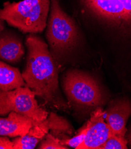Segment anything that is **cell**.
<instances>
[{
	"label": "cell",
	"instance_id": "7",
	"mask_svg": "<svg viewBox=\"0 0 131 149\" xmlns=\"http://www.w3.org/2000/svg\"><path fill=\"white\" fill-rule=\"evenodd\" d=\"M105 113V121L113 134L125 137L126 132V124L131 115V103L127 99L113 102Z\"/></svg>",
	"mask_w": 131,
	"mask_h": 149
},
{
	"label": "cell",
	"instance_id": "11",
	"mask_svg": "<svg viewBox=\"0 0 131 149\" xmlns=\"http://www.w3.org/2000/svg\"><path fill=\"white\" fill-rule=\"evenodd\" d=\"M87 5L102 17L112 20L126 21L120 0H86Z\"/></svg>",
	"mask_w": 131,
	"mask_h": 149
},
{
	"label": "cell",
	"instance_id": "9",
	"mask_svg": "<svg viewBox=\"0 0 131 149\" xmlns=\"http://www.w3.org/2000/svg\"><path fill=\"white\" fill-rule=\"evenodd\" d=\"M34 124L28 118L11 111L7 117H0V136L14 138L24 136Z\"/></svg>",
	"mask_w": 131,
	"mask_h": 149
},
{
	"label": "cell",
	"instance_id": "2",
	"mask_svg": "<svg viewBox=\"0 0 131 149\" xmlns=\"http://www.w3.org/2000/svg\"><path fill=\"white\" fill-rule=\"evenodd\" d=\"M50 3V0L6 2L0 9V18L24 33H40L47 26Z\"/></svg>",
	"mask_w": 131,
	"mask_h": 149
},
{
	"label": "cell",
	"instance_id": "19",
	"mask_svg": "<svg viewBox=\"0 0 131 149\" xmlns=\"http://www.w3.org/2000/svg\"><path fill=\"white\" fill-rule=\"evenodd\" d=\"M120 1L125 10L126 21L131 20V0H120Z\"/></svg>",
	"mask_w": 131,
	"mask_h": 149
},
{
	"label": "cell",
	"instance_id": "16",
	"mask_svg": "<svg viewBox=\"0 0 131 149\" xmlns=\"http://www.w3.org/2000/svg\"><path fill=\"white\" fill-rule=\"evenodd\" d=\"M87 130V127L86 124V125L76 136L69 139H62L61 140V143L63 145H65L69 147L78 149V147L83 142L85 139Z\"/></svg>",
	"mask_w": 131,
	"mask_h": 149
},
{
	"label": "cell",
	"instance_id": "8",
	"mask_svg": "<svg viewBox=\"0 0 131 149\" xmlns=\"http://www.w3.org/2000/svg\"><path fill=\"white\" fill-rule=\"evenodd\" d=\"M24 48L19 38L9 32L0 33V60L11 64L19 63L24 55Z\"/></svg>",
	"mask_w": 131,
	"mask_h": 149
},
{
	"label": "cell",
	"instance_id": "3",
	"mask_svg": "<svg viewBox=\"0 0 131 149\" xmlns=\"http://www.w3.org/2000/svg\"><path fill=\"white\" fill-rule=\"evenodd\" d=\"M63 87L71 105L83 109L97 108L104 99L96 81L88 74L73 70L67 71L63 79Z\"/></svg>",
	"mask_w": 131,
	"mask_h": 149
},
{
	"label": "cell",
	"instance_id": "15",
	"mask_svg": "<svg viewBox=\"0 0 131 149\" xmlns=\"http://www.w3.org/2000/svg\"><path fill=\"white\" fill-rule=\"evenodd\" d=\"M127 143L125 137L112 134L99 149H126Z\"/></svg>",
	"mask_w": 131,
	"mask_h": 149
},
{
	"label": "cell",
	"instance_id": "14",
	"mask_svg": "<svg viewBox=\"0 0 131 149\" xmlns=\"http://www.w3.org/2000/svg\"><path fill=\"white\" fill-rule=\"evenodd\" d=\"M39 149H68L69 147L63 145L61 140L54 136L51 133H48L38 146Z\"/></svg>",
	"mask_w": 131,
	"mask_h": 149
},
{
	"label": "cell",
	"instance_id": "21",
	"mask_svg": "<svg viewBox=\"0 0 131 149\" xmlns=\"http://www.w3.org/2000/svg\"><path fill=\"white\" fill-rule=\"evenodd\" d=\"M128 139H129V143L130 147H131V132L129 134V137H128Z\"/></svg>",
	"mask_w": 131,
	"mask_h": 149
},
{
	"label": "cell",
	"instance_id": "20",
	"mask_svg": "<svg viewBox=\"0 0 131 149\" xmlns=\"http://www.w3.org/2000/svg\"><path fill=\"white\" fill-rule=\"evenodd\" d=\"M4 29V21L0 18V33L3 32Z\"/></svg>",
	"mask_w": 131,
	"mask_h": 149
},
{
	"label": "cell",
	"instance_id": "12",
	"mask_svg": "<svg viewBox=\"0 0 131 149\" xmlns=\"http://www.w3.org/2000/svg\"><path fill=\"white\" fill-rule=\"evenodd\" d=\"M25 86L19 70L0 60V89L8 92Z\"/></svg>",
	"mask_w": 131,
	"mask_h": 149
},
{
	"label": "cell",
	"instance_id": "10",
	"mask_svg": "<svg viewBox=\"0 0 131 149\" xmlns=\"http://www.w3.org/2000/svg\"><path fill=\"white\" fill-rule=\"evenodd\" d=\"M50 131L47 120L33 125L23 136L15 137L12 141L14 149H34Z\"/></svg>",
	"mask_w": 131,
	"mask_h": 149
},
{
	"label": "cell",
	"instance_id": "4",
	"mask_svg": "<svg viewBox=\"0 0 131 149\" xmlns=\"http://www.w3.org/2000/svg\"><path fill=\"white\" fill-rule=\"evenodd\" d=\"M50 1L51 13L46 36L53 52L60 54L76 45L79 39V31L75 21L63 11L58 0Z\"/></svg>",
	"mask_w": 131,
	"mask_h": 149
},
{
	"label": "cell",
	"instance_id": "17",
	"mask_svg": "<svg viewBox=\"0 0 131 149\" xmlns=\"http://www.w3.org/2000/svg\"><path fill=\"white\" fill-rule=\"evenodd\" d=\"M11 111L8 92L0 89V116L7 115Z\"/></svg>",
	"mask_w": 131,
	"mask_h": 149
},
{
	"label": "cell",
	"instance_id": "5",
	"mask_svg": "<svg viewBox=\"0 0 131 149\" xmlns=\"http://www.w3.org/2000/svg\"><path fill=\"white\" fill-rule=\"evenodd\" d=\"M8 93L12 111L28 118L34 124L46 120L48 112L38 105L36 95L30 88L21 86L8 91Z\"/></svg>",
	"mask_w": 131,
	"mask_h": 149
},
{
	"label": "cell",
	"instance_id": "13",
	"mask_svg": "<svg viewBox=\"0 0 131 149\" xmlns=\"http://www.w3.org/2000/svg\"><path fill=\"white\" fill-rule=\"evenodd\" d=\"M50 131L58 134L71 135L73 129L70 123L62 116L51 112L47 118Z\"/></svg>",
	"mask_w": 131,
	"mask_h": 149
},
{
	"label": "cell",
	"instance_id": "18",
	"mask_svg": "<svg viewBox=\"0 0 131 149\" xmlns=\"http://www.w3.org/2000/svg\"><path fill=\"white\" fill-rule=\"evenodd\" d=\"M0 149H14L13 143L8 137L0 136Z\"/></svg>",
	"mask_w": 131,
	"mask_h": 149
},
{
	"label": "cell",
	"instance_id": "1",
	"mask_svg": "<svg viewBox=\"0 0 131 149\" xmlns=\"http://www.w3.org/2000/svg\"><path fill=\"white\" fill-rule=\"evenodd\" d=\"M25 44L27 64L21 73L25 86L49 105L66 111L68 105L60 93L58 68L47 45L34 34L27 37Z\"/></svg>",
	"mask_w": 131,
	"mask_h": 149
},
{
	"label": "cell",
	"instance_id": "6",
	"mask_svg": "<svg viewBox=\"0 0 131 149\" xmlns=\"http://www.w3.org/2000/svg\"><path fill=\"white\" fill-rule=\"evenodd\" d=\"M104 114L100 107L92 113L89 121L86 123L87 130L85 139L78 149H99L113 134L104 120Z\"/></svg>",
	"mask_w": 131,
	"mask_h": 149
}]
</instances>
